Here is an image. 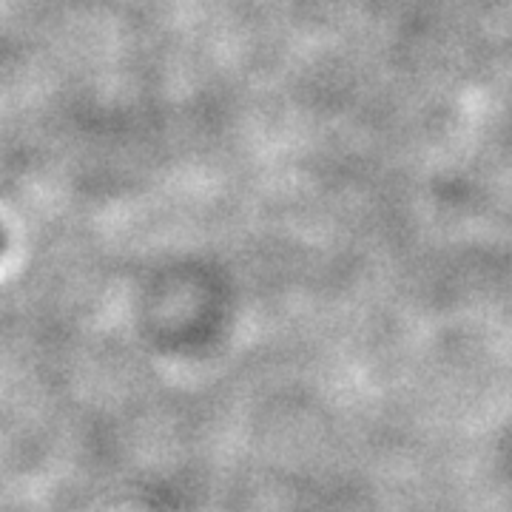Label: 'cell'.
<instances>
[{
  "mask_svg": "<svg viewBox=\"0 0 512 512\" xmlns=\"http://www.w3.org/2000/svg\"><path fill=\"white\" fill-rule=\"evenodd\" d=\"M0 251H3V231H0Z\"/></svg>",
  "mask_w": 512,
  "mask_h": 512,
  "instance_id": "cell-1",
  "label": "cell"
}]
</instances>
